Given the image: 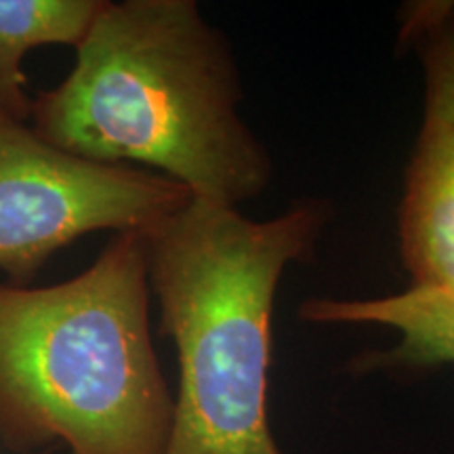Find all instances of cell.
<instances>
[{
    "label": "cell",
    "mask_w": 454,
    "mask_h": 454,
    "mask_svg": "<svg viewBox=\"0 0 454 454\" xmlns=\"http://www.w3.org/2000/svg\"><path fill=\"white\" fill-rule=\"evenodd\" d=\"M400 49L423 70L421 129L454 127V0H417L400 9Z\"/></svg>",
    "instance_id": "cell-8"
},
{
    "label": "cell",
    "mask_w": 454,
    "mask_h": 454,
    "mask_svg": "<svg viewBox=\"0 0 454 454\" xmlns=\"http://www.w3.org/2000/svg\"><path fill=\"white\" fill-rule=\"evenodd\" d=\"M328 215L303 200L257 221L192 198L145 231L150 288L179 364L167 454H286L268 408L276 294Z\"/></svg>",
    "instance_id": "cell-3"
},
{
    "label": "cell",
    "mask_w": 454,
    "mask_h": 454,
    "mask_svg": "<svg viewBox=\"0 0 454 454\" xmlns=\"http://www.w3.org/2000/svg\"><path fill=\"white\" fill-rule=\"evenodd\" d=\"M397 234L412 286L454 294V127L419 133Z\"/></svg>",
    "instance_id": "cell-6"
},
{
    "label": "cell",
    "mask_w": 454,
    "mask_h": 454,
    "mask_svg": "<svg viewBox=\"0 0 454 454\" xmlns=\"http://www.w3.org/2000/svg\"><path fill=\"white\" fill-rule=\"evenodd\" d=\"M311 325L383 326L397 333L391 349L351 362L357 374L425 372L454 366V294L411 286L381 297H311L299 308Z\"/></svg>",
    "instance_id": "cell-5"
},
{
    "label": "cell",
    "mask_w": 454,
    "mask_h": 454,
    "mask_svg": "<svg viewBox=\"0 0 454 454\" xmlns=\"http://www.w3.org/2000/svg\"><path fill=\"white\" fill-rule=\"evenodd\" d=\"M192 194L152 170L87 160L49 145L30 124L0 122V271L27 286L82 236L147 231Z\"/></svg>",
    "instance_id": "cell-4"
},
{
    "label": "cell",
    "mask_w": 454,
    "mask_h": 454,
    "mask_svg": "<svg viewBox=\"0 0 454 454\" xmlns=\"http://www.w3.org/2000/svg\"><path fill=\"white\" fill-rule=\"evenodd\" d=\"M145 231L78 276L0 284V442L17 454H167L173 394L150 326Z\"/></svg>",
    "instance_id": "cell-2"
},
{
    "label": "cell",
    "mask_w": 454,
    "mask_h": 454,
    "mask_svg": "<svg viewBox=\"0 0 454 454\" xmlns=\"http://www.w3.org/2000/svg\"><path fill=\"white\" fill-rule=\"evenodd\" d=\"M74 49L70 74L32 99L30 127L49 145L221 207L268 190L274 162L240 114L236 57L196 0H101Z\"/></svg>",
    "instance_id": "cell-1"
},
{
    "label": "cell",
    "mask_w": 454,
    "mask_h": 454,
    "mask_svg": "<svg viewBox=\"0 0 454 454\" xmlns=\"http://www.w3.org/2000/svg\"><path fill=\"white\" fill-rule=\"evenodd\" d=\"M101 0H0V122H30L21 64L38 47H76L93 24Z\"/></svg>",
    "instance_id": "cell-7"
}]
</instances>
